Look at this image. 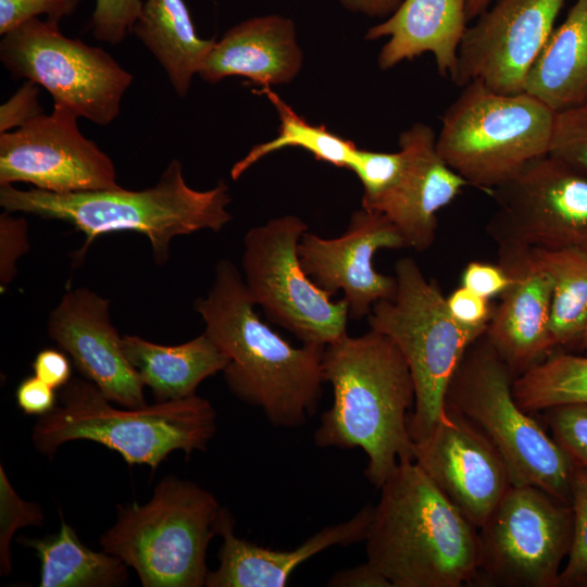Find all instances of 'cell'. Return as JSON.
<instances>
[{
  "mask_svg": "<svg viewBox=\"0 0 587 587\" xmlns=\"http://www.w3.org/2000/svg\"><path fill=\"white\" fill-rule=\"evenodd\" d=\"M236 265L222 259L207 297L195 301L204 333L228 357L229 391L262 410L277 427L297 428L316 411L322 397L325 346L294 347L261 320Z\"/></svg>",
  "mask_w": 587,
  "mask_h": 587,
  "instance_id": "obj_1",
  "label": "cell"
},
{
  "mask_svg": "<svg viewBox=\"0 0 587 587\" xmlns=\"http://www.w3.org/2000/svg\"><path fill=\"white\" fill-rule=\"evenodd\" d=\"M322 372L334 401L314 433L316 446L363 449L364 475L380 488L399 462L413 461L408 416L415 392L403 354L376 330L346 333L325 346Z\"/></svg>",
  "mask_w": 587,
  "mask_h": 587,
  "instance_id": "obj_2",
  "label": "cell"
},
{
  "mask_svg": "<svg viewBox=\"0 0 587 587\" xmlns=\"http://www.w3.org/2000/svg\"><path fill=\"white\" fill-rule=\"evenodd\" d=\"M379 489L366 561L391 587H460L477 579L478 528L414 461L399 462Z\"/></svg>",
  "mask_w": 587,
  "mask_h": 587,
  "instance_id": "obj_3",
  "label": "cell"
},
{
  "mask_svg": "<svg viewBox=\"0 0 587 587\" xmlns=\"http://www.w3.org/2000/svg\"><path fill=\"white\" fill-rule=\"evenodd\" d=\"M228 186L220 180L208 190H196L185 180L180 161H171L158 183L142 190L123 187L55 193L13 185L0 186L4 211L28 213L72 224L86 236V247L97 237L121 232L145 235L153 260L170 259L172 240L202 229L220 232L230 220Z\"/></svg>",
  "mask_w": 587,
  "mask_h": 587,
  "instance_id": "obj_4",
  "label": "cell"
},
{
  "mask_svg": "<svg viewBox=\"0 0 587 587\" xmlns=\"http://www.w3.org/2000/svg\"><path fill=\"white\" fill-rule=\"evenodd\" d=\"M215 432V409L197 395L117 409L93 383L75 377L61 388L60 404L39 416L32 440L47 457L68 441L91 440L116 451L127 464H146L154 472L176 450L186 455L205 451Z\"/></svg>",
  "mask_w": 587,
  "mask_h": 587,
  "instance_id": "obj_5",
  "label": "cell"
},
{
  "mask_svg": "<svg viewBox=\"0 0 587 587\" xmlns=\"http://www.w3.org/2000/svg\"><path fill=\"white\" fill-rule=\"evenodd\" d=\"M117 520L100 537L107 552L133 567L143 587L205 586L207 551L222 511L198 484L160 480L145 504L117 505Z\"/></svg>",
  "mask_w": 587,
  "mask_h": 587,
  "instance_id": "obj_6",
  "label": "cell"
},
{
  "mask_svg": "<svg viewBox=\"0 0 587 587\" xmlns=\"http://www.w3.org/2000/svg\"><path fill=\"white\" fill-rule=\"evenodd\" d=\"M395 277V295L377 301L367 320L371 329L396 344L409 365L415 399L408 430L416 441L444 414L449 382L467 348L487 327L457 322L437 283L427 279L412 258L397 261Z\"/></svg>",
  "mask_w": 587,
  "mask_h": 587,
  "instance_id": "obj_7",
  "label": "cell"
},
{
  "mask_svg": "<svg viewBox=\"0 0 587 587\" xmlns=\"http://www.w3.org/2000/svg\"><path fill=\"white\" fill-rule=\"evenodd\" d=\"M516 377L485 333L465 351L447 388L446 404L492 441L512 485H533L571 505L573 462L513 396Z\"/></svg>",
  "mask_w": 587,
  "mask_h": 587,
  "instance_id": "obj_8",
  "label": "cell"
},
{
  "mask_svg": "<svg viewBox=\"0 0 587 587\" xmlns=\"http://www.w3.org/2000/svg\"><path fill=\"white\" fill-rule=\"evenodd\" d=\"M557 112L527 92L462 86L436 136L444 161L469 185L490 190L550 152Z\"/></svg>",
  "mask_w": 587,
  "mask_h": 587,
  "instance_id": "obj_9",
  "label": "cell"
},
{
  "mask_svg": "<svg viewBox=\"0 0 587 587\" xmlns=\"http://www.w3.org/2000/svg\"><path fill=\"white\" fill-rule=\"evenodd\" d=\"M0 60L13 78L36 83L53 104L100 126L120 116L134 79L105 50L64 36L49 20L32 18L4 34Z\"/></svg>",
  "mask_w": 587,
  "mask_h": 587,
  "instance_id": "obj_10",
  "label": "cell"
},
{
  "mask_svg": "<svg viewBox=\"0 0 587 587\" xmlns=\"http://www.w3.org/2000/svg\"><path fill=\"white\" fill-rule=\"evenodd\" d=\"M305 232L307 223L296 215L249 229L243 238V280L272 323L303 344L326 346L347 333L349 307L345 299L332 300L302 270L298 243Z\"/></svg>",
  "mask_w": 587,
  "mask_h": 587,
  "instance_id": "obj_11",
  "label": "cell"
},
{
  "mask_svg": "<svg viewBox=\"0 0 587 587\" xmlns=\"http://www.w3.org/2000/svg\"><path fill=\"white\" fill-rule=\"evenodd\" d=\"M573 538L571 505L511 485L478 527V576L504 587H559Z\"/></svg>",
  "mask_w": 587,
  "mask_h": 587,
  "instance_id": "obj_12",
  "label": "cell"
},
{
  "mask_svg": "<svg viewBox=\"0 0 587 587\" xmlns=\"http://www.w3.org/2000/svg\"><path fill=\"white\" fill-rule=\"evenodd\" d=\"M486 232L498 247L569 251L587 259V173L550 154L488 191Z\"/></svg>",
  "mask_w": 587,
  "mask_h": 587,
  "instance_id": "obj_13",
  "label": "cell"
},
{
  "mask_svg": "<svg viewBox=\"0 0 587 587\" xmlns=\"http://www.w3.org/2000/svg\"><path fill=\"white\" fill-rule=\"evenodd\" d=\"M78 116L53 104L23 126L0 134V186L71 193L120 188L111 158L79 130Z\"/></svg>",
  "mask_w": 587,
  "mask_h": 587,
  "instance_id": "obj_14",
  "label": "cell"
},
{
  "mask_svg": "<svg viewBox=\"0 0 587 587\" xmlns=\"http://www.w3.org/2000/svg\"><path fill=\"white\" fill-rule=\"evenodd\" d=\"M567 0H498L467 26L458 52L454 79L462 87L478 80L500 93L524 92Z\"/></svg>",
  "mask_w": 587,
  "mask_h": 587,
  "instance_id": "obj_15",
  "label": "cell"
},
{
  "mask_svg": "<svg viewBox=\"0 0 587 587\" xmlns=\"http://www.w3.org/2000/svg\"><path fill=\"white\" fill-rule=\"evenodd\" d=\"M413 461L478 528L512 485L499 450L470 419L446 404L422 439L412 441Z\"/></svg>",
  "mask_w": 587,
  "mask_h": 587,
  "instance_id": "obj_16",
  "label": "cell"
},
{
  "mask_svg": "<svg viewBox=\"0 0 587 587\" xmlns=\"http://www.w3.org/2000/svg\"><path fill=\"white\" fill-rule=\"evenodd\" d=\"M407 248L392 222L364 208L352 213L347 230L336 238L305 232L298 243V257L308 277L333 296L339 290L349 307V316L361 320L373 305L395 295V276L375 271L374 254L380 249Z\"/></svg>",
  "mask_w": 587,
  "mask_h": 587,
  "instance_id": "obj_17",
  "label": "cell"
},
{
  "mask_svg": "<svg viewBox=\"0 0 587 587\" xmlns=\"http://www.w3.org/2000/svg\"><path fill=\"white\" fill-rule=\"evenodd\" d=\"M48 335L111 402L147 405L145 385L111 322L110 300L85 287L67 291L49 314Z\"/></svg>",
  "mask_w": 587,
  "mask_h": 587,
  "instance_id": "obj_18",
  "label": "cell"
},
{
  "mask_svg": "<svg viewBox=\"0 0 587 587\" xmlns=\"http://www.w3.org/2000/svg\"><path fill=\"white\" fill-rule=\"evenodd\" d=\"M405 155L395 186L369 208L387 216L402 235L407 248L428 250L435 241L437 213L452 202L469 184L440 157L436 135L416 123L399 137Z\"/></svg>",
  "mask_w": 587,
  "mask_h": 587,
  "instance_id": "obj_19",
  "label": "cell"
},
{
  "mask_svg": "<svg viewBox=\"0 0 587 587\" xmlns=\"http://www.w3.org/2000/svg\"><path fill=\"white\" fill-rule=\"evenodd\" d=\"M499 265L513 277L485 336L515 377L554 350L549 330L552 279L523 248L498 247Z\"/></svg>",
  "mask_w": 587,
  "mask_h": 587,
  "instance_id": "obj_20",
  "label": "cell"
},
{
  "mask_svg": "<svg viewBox=\"0 0 587 587\" xmlns=\"http://www.w3.org/2000/svg\"><path fill=\"white\" fill-rule=\"evenodd\" d=\"M374 505L366 504L351 519L326 526L291 550L258 546L234 533L232 513L222 508L218 535V567L210 571L207 587H284L291 573L308 559L333 546L348 547L364 541Z\"/></svg>",
  "mask_w": 587,
  "mask_h": 587,
  "instance_id": "obj_21",
  "label": "cell"
},
{
  "mask_svg": "<svg viewBox=\"0 0 587 587\" xmlns=\"http://www.w3.org/2000/svg\"><path fill=\"white\" fill-rule=\"evenodd\" d=\"M301 65L302 52L294 22L280 15H266L228 29L215 41L198 75L210 84L242 76L268 87L290 82Z\"/></svg>",
  "mask_w": 587,
  "mask_h": 587,
  "instance_id": "obj_22",
  "label": "cell"
},
{
  "mask_svg": "<svg viewBox=\"0 0 587 587\" xmlns=\"http://www.w3.org/2000/svg\"><path fill=\"white\" fill-rule=\"evenodd\" d=\"M466 5L467 0H402L386 21L366 33L369 40L388 37L378 54L379 67L388 70L429 52L438 73L453 80L467 28Z\"/></svg>",
  "mask_w": 587,
  "mask_h": 587,
  "instance_id": "obj_23",
  "label": "cell"
},
{
  "mask_svg": "<svg viewBox=\"0 0 587 587\" xmlns=\"http://www.w3.org/2000/svg\"><path fill=\"white\" fill-rule=\"evenodd\" d=\"M123 347L129 363L158 402L196 395L200 383L223 372L229 361L205 333L176 346L125 335Z\"/></svg>",
  "mask_w": 587,
  "mask_h": 587,
  "instance_id": "obj_24",
  "label": "cell"
},
{
  "mask_svg": "<svg viewBox=\"0 0 587 587\" xmlns=\"http://www.w3.org/2000/svg\"><path fill=\"white\" fill-rule=\"evenodd\" d=\"M524 92L561 112L587 101V0H576L527 74Z\"/></svg>",
  "mask_w": 587,
  "mask_h": 587,
  "instance_id": "obj_25",
  "label": "cell"
},
{
  "mask_svg": "<svg viewBox=\"0 0 587 587\" xmlns=\"http://www.w3.org/2000/svg\"><path fill=\"white\" fill-rule=\"evenodd\" d=\"M132 33L155 58L182 98L216 41L198 36L184 0H146Z\"/></svg>",
  "mask_w": 587,
  "mask_h": 587,
  "instance_id": "obj_26",
  "label": "cell"
},
{
  "mask_svg": "<svg viewBox=\"0 0 587 587\" xmlns=\"http://www.w3.org/2000/svg\"><path fill=\"white\" fill-rule=\"evenodd\" d=\"M40 560V587H116L128 582L127 564L105 550L82 544L65 521L60 530L42 538L18 537Z\"/></svg>",
  "mask_w": 587,
  "mask_h": 587,
  "instance_id": "obj_27",
  "label": "cell"
},
{
  "mask_svg": "<svg viewBox=\"0 0 587 587\" xmlns=\"http://www.w3.org/2000/svg\"><path fill=\"white\" fill-rule=\"evenodd\" d=\"M523 249L552 279L549 330L554 349L578 346L587 330V259L569 251Z\"/></svg>",
  "mask_w": 587,
  "mask_h": 587,
  "instance_id": "obj_28",
  "label": "cell"
},
{
  "mask_svg": "<svg viewBox=\"0 0 587 587\" xmlns=\"http://www.w3.org/2000/svg\"><path fill=\"white\" fill-rule=\"evenodd\" d=\"M276 108L280 125L278 136L271 141L254 146L232 168L233 179L240 177L245 171L263 157L287 147H299L311 152L316 160L333 164L337 167H349L357 146L329 132L324 125L309 124L299 116L270 87L261 90Z\"/></svg>",
  "mask_w": 587,
  "mask_h": 587,
  "instance_id": "obj_29",
  "label": "cell"
},
{
  "mask_svg": "<svg viewBox=\"0 0 587 587\" xmlns=\"http://www.w3.org/2000/svg\"><path fill=\"white\" fill-rule=\"evenodd\" d=\"M513 396L526 412L587 403V354L557 353L513 382Z\"/></svg>",
  "mask_w": 587,
  "mask_h": 587,
  "instance_id": "obj_30",
  "label": "cell"
},
{
  "mask_svg": "<svg viewBox=\"0 0 587 587\" xmlns=\"http://www.w3.org/2000/svg\"><path fill=\"white\" fill-rule=\"evenodd\" d=\"M573 538L559 587H576L587 575V469L574 464L571 477Z\"/></svg>",
  "mask_w": 587,
  "mask_h": 587,
  "instance_id": "obj_31",
  "label": "cell"
},
{
  "mask_svg": "<svg viewBox=\"0 0 587 587\" xmlns=\"http://www.w3.org/2000/svg\"><path fill=\"white\" fill-rule=\"evenodd\" d=\"M405 155L398 152H376L357 148L349 164L363 186L362 208H369L390 190L400 177Z\"/></svg>",
  "mask_w": 587,
  "mask_h": 587,
  "instance_id": "obj_32",
  "label": "cell"
},
{
  "mask_svg": "<svg viewBox=\"0 0 587 587\" xmlns=\"http://www.w3.org/2000/svg\"><path fill=\"white\" fill-rule=\"evenodd\" d=\"M45 515L41 507L22 499L8 479L0 465V574L8 576L11 571L10 544L20 527L41 526Z\"/></svg>",
  "mask_w": 587,
  "mask_h": 587,
  "instance_id": "obj_33",
  "label": "cell"
},
{
  "mask_svg": "<svg viewBox=\"0 0 587 587\" xmlns=\"http://www.w3.org/2000/svg\"><path fill=\"white\" fill-rule=\"evenodd\" d=\"M540 412L554 441L574 464L587 469V403L560 404Z\"/></svg>",
  "mask_w": 587,
  "mask_h": 587,
  "instance_id": "obj_34",
  "label": "cell"
},
{
  "mask_svg": "<svg viewBox=\"0 0 587 587\" xmlns=\"http://www.w3.org/2000/svg\"><path fill=\"white\" fill-rule=\"evenodd\" d=\"M549 154L587 173V101L557 113Z\"/></svg>",
  "mask_w": 587,
  "mask_h": 587,
  "instance_id": "obj_35",
  "label": "cell"
},
{
  "mask_svg": "<svg viewBox=\"0 0 587 587\" xmlns=\"http://www.w3.org/2000/svg\"><path fill=\"white\" fill-rule=\"evenodd\" d=\"M142 0H96L90 20L92 36L101 42L117 45L132 33Z\"/></svg>",
  "mask_w": 587,
  "mask_h": 587,
  "instance_id": "obj_36",
  "label": "cell"
},
{
  "mask_svg": "<svg viewBox=\"0 0 587 587\" xmlns=\"http://www.w3.org/2000/svg\"><path fill=\"white\" fill-rule=\"evenodd\" d=\"M82 0H0V35L38 16L60 22L72 15Z\"/></svg>",
  "mask_w": 587,
  "mask_h": 587,
  "instance_id": "obj_37",
  "label": "cell"
},
{
  "mask_svg": "<svg viewBox=\"0 0 587 587\" xmlns=\"http://www.w3.org/2000/svg\"><path fill=\"white\" fill-rule=\"evenodd\" d=\"M27 223L5 211L0 215V283L4 288L14 278L16 261L28 251Z\"/></svg>",
  "mask_w": 587,
  "mask_h": 587,
  "instance_id": "obj_38",
  "label": "cell"
},
{
  "mask_svg": "<svg viewBox=\"0 0 587 587\" xmlns=\"http://www.w3.org/2000/svg\"><path fill=\"white\" fill-rule=\"evenodd\" d=\"M40 86L25 80L0 107V134L14 130L42 114Z\"/></svg>",
  "mask_w": 587,
  "mask_h": 587,
  "instance_id": "obj_39",
  "label": "cell"
},
{
  "mask_svg": "<svg viewBox=\"0 0 587 587\" xmlns=\"http://www.w3.org/2000/svg\"><path fill=\"white\" fill-rule=\"evenodd\" d=\"M513 283V277L499 264L470 262L461 277L462 286L471 291L490 299L504 294Z\"/></svg>",
  "mask_w": 587,
  "mask_h": 587,
  "instance_id": "obj_40",
  "label": "cell"
},
{
  "mask_svg": "<svg viewBox=\"0 0 587 587\" xmlns=\"http://www.w3.org/2000/svg\"><path fill=\"white\" fill-rule=\"evenodd\" d=\"M446 299L449 312L457 322L470 327H487L494 313L489 299L462 285Z\"/></svg>",
  "mask_w": 587,
  "mask_h": 587,
  "instance_id": "obj_41",
  "label": "cell"
},
{
  "mask_svg": "<svg viewBox=\"0 0 587 587\" xmlns=\"http://www.w3.org/2000/svg\"><path fill=\"white\" fill-rule=\"evenodd\" d=\"M54 390L36 375L28 376L16 388V403L25 414L46 415L58 405Z\"/></svg>",
  "mask_w": 587,
  "mask_h": 587,
  "instance_id": "obj_42",
  "label": "cell"
},
{
  "mask_svg": "<svg viewBox=\"0 0 587 587\" xmlns=\"http://www.w3.org/2000/svg\"><path fill=\"white\" fill-rule=\"evenodd\" d=\"M34 374L53 389L63 388L72 379V367L67 355L58 349L39 351L33 362Z\"/></svg>",
  "mask_w": 587,
  "mask_h": 587,
  "instance_id": "obj_43",
  "label": "cell"
},
{
  "mask_svg": "<svg viewBox=\"0 0 587 587\" xmlns=\"http://www.w3.org/2000/svg\"><path fill=\"white\" fill-rule=\"evenodd\" d=\"M327 585L332 587H391L389 580L367 561L335 573Z\"/></svg>",
  "mask_w": 587,
  "mask_h": 587,
  "instance_id": "obj_44",
  "label": "cell"
},
{
  "mask_svg": "<svg viewBox=\"0 0 587 587\" xmlns=\"http://www.w3.org/2000/svg\"><path fill=\"white\" fill-rule=\"evenodd\" d=\"M351 12L372 17H387L400 5L402 0H339Z\"/></svg>",
  "mask_w": 587,
  "mask_h": 587,
  "instance_id": "obj_45",
  "label": "cell"
},
{
  "mask_svg": "<svg viewBox=\"0 0 587 587\" xmlns=\"http://www.w3.org/2000/svg\"><path fill=\"white\" fill-rule=\"evenodd\" d=\"M492 0H467L466 15L469 21L480 15Z\"/></svg>",
  "mask_w": 587,
  "mask_h": 587,
  "instance_id": "obj_46",
  "label": "cell"
},
{
  "mask_svg": "<svg viewBox=\"0 0 587 587\" xmlns=\"http://www.w3.org/2000/svg\"><path fill=\"white\" fill-rule=\"evenodd\" d=\"M578 348L587 354V330L578 344Z\"/></svg>",
  "mask_w": 587,
  "mask_h": 587,
  "instance_id": "obj_47",
  "label": "cell"
},
{
  "mask_svg": "<svg viewBox=\"0 0 587 587\" xmlns=\"http://www.w3.org/2000/svg\"><path fill=\"white\" fill-rule=\"evenodd\" d=\"M579 587H587V575L578 583Z\"/></svg>",
  "mask_w": 587,
  "mask_h": 587,
  "instance_id": "obj_48",
  "label": "cell"
}]
</instances>
